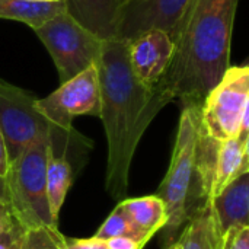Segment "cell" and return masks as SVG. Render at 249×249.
I'll list each match as a JSON object with an SVG mask.
<instances>
[{"instance_id": "obj_1", "label": "cell", "mask_w": 249, "mask_h": 249, "mask_svg": "<svg viewBox=\"0 0 249 249\" xmlns=\"http://www.w3.org/2000/svg\"><path fill=\"white\" fill-rule=\"evenodd\" d=\"M96 69L101 93L99 118L108 143L105 188L114 200L121 201L127 194L130 166L142 136L174 98L163 82L150 86L136 76L124 39L102 41Z\"/></svg>"}, {"instance_id": "obj_2", "label": "cell", "mask_w": 249, "mask_h": 249, "mask_svg": "<svg viewBox=\"0 0 249 249\" xmlns=\"http://www.w3.org/2000/svg\"><path fill=\"white\" fill-rule=\"evenodd\" d=\"M239 0H217L193 13L181 32L162 82L184 105H201L231 66V42Z\"/></svg>"}, {"instance_id": "obj_3", "label": "cell", "mask_w": 249, "mask_h": 249, "mask_svg": "<svg viewBox=\"0 0 249 249\" xmlns=\"http://www.w3.org/2000/svg\"><path fill=\"white\" fill-rule=\"evenodd\" d=\"M36 98L12 83L0 80V134L7 160L16 159L26 147L38 142H48L54 156L66 158L71 166L85 163L92 142L73 128H63L44 117L36 105Z\"/></svg>"}, {"instance_id": "obj_4", "label": "cell", "mask_w": 249, "mask_h": 249, "mask_svg": "<svg viewBox=\"0 0 249 249\" xmlns=\"http://www.w3.org/2000/svg\"><path fill=\"white\" fill-rule=\"evenodd\" d=\"M200 108L201 105H184L171 165L156 194L163 201L168 216L166 225L162 229L163 249L178 242L179 231L187 225L190 219L188 203L194 178L196 146L200 128Z\"/></svg>"}, {"instance_id": "obj_5", "label": "cell", "mask_w": 249, "mask_h": 249, "mask_svg": "<svg viewBox=\"0 0 249 249\" xmlns=\"http://www.w3.org/2000/svg\"><path fill=\"white\" fill-rule=\"evenodd\" d=\"M53 153L51 143H34L9 162L4 174L9 206L16 222L25 229H58V222L50 212L45 184L47 163Z\"/></svg>"}, {"instance_id": "obj_6", "label": "cell", "mask_w": 249, "mask_h": 249, "mask_svg": "<svg viewBox=\"0 0 249 249\" xmlns=\"http://www.w3.org/2000/svg\"><path fill=\"white\" fill-rule=\"evenodd\" d=\"M34 32L50 53L61 83L96 64L101 54L102 39L67 10L45 20Z\"/></svg>"}, {"instance_id": "obj_7", "label": "cell", "mask_w": 249, "mask_h": 249, "mask_svg": "<svg viewBox=\"0 0 249 249\" xmlns=\"http://www.w3.org/2000/svg\"><path fill=\"white\" fill-rule=\"evenodd\" d=\"M249 115V67L229 66L222 80L207 93L200 108V130L214 142L241 134Z\"/></svg>"}, {"instance_id": "obj_8", "label": "cell", "mask_w": 249, "mask_h": 249, "mask_svg": "<svg viewBox=\"0 0 249 249\" xmlns=\"http://www.w3.org/2000/svg\"><path fill=\"white\" fill-rule=\"evenodd\" d=\"M193 3L194 0H124L120 9L117 38L128 42L144 31L160 29L177 44Z\"/></svg>"}, {"instance_id": "obj_9", "label": "cell", "mask_w": 249, "mask_h": 249, "mask_svg": "<svg viewBox=\"0 0 249 249\" xmlns=\"http://www.w3.org/2000/svg\"><path fill=\"white\" fill-rule=\"evenodd\" d=\"M38 111L51 123L63 128H73V118L79 115L99 117L101 93L96 64L63 82L57 90L35 101Z\"/></svg>"}, {"instance_id": "obj_10", "label": "cell", "mask_w": 249, "mask_h": 249, "mask_svg": "<svg viewBox=\"0 0 249 249\" xmlns=\"http://www.w3.org/2000/svg\"><path fill=\"white\" fill-rule=\"evenodd\" d=\"M174 39L160 29H149L127 42L128 60L136 76L146 85L162 82L175 53Z\"/></svg>"}, {"instance_id": "obj_11", "label": "cell", "mask_w": 249, "mask_h": 249, "mask_svg": "<svg viewBox=\"0 0 249 249\" xmlns=\"http://www.w3.org/2000/svg\"><path fill=\"white\" fill-rule=\"evenodd\" d=\"M210 214L219 238L249 226V172L226 185L209 203Z\"/></svg>"}, {"instance_id": "obj_12", "label": "cell", "mask_w": 249, "mask_h": 249, "mask_svg": "<svg viewBox=\"0 0 249 249\" xmlns=\"http://www.w3.org/2000/svg\"><path fill=\"white\" fill-rule=\"evenodd\" d=\"M66 10L98 38H117L120 9L124 0H64Z\"/></svg>"}, {"instance_id": "obj_13", "label": "cell", "mask_w": 249, "mask_h": 249, "mask_svg": "<svg viewBox=\"0 0 249 249\" xmlns=\"http://www.w3.org/2000/svg\"><path fill=\"white\" fill-rule=\"evenodd\" d=\"M248 146L249 137H241V136L219 143L209 203L226 185H229L241 175L249 172Z\"/></svg>"}, {"instance_id": "obj_14", "label": "cell", "mask_w": 249, "mask_h": 249, "mask_svg": "<svg viewBox=\"0 0 249 249\" xmlns=\"http://www.w3.org/2000/svg\"><path fill=\"white\" fill-rule=\"evenodd\" d=\"M118 207L137 229L152 238L165 228L168 220L165 204L158 196L124 198Z\"/></svg>"}, {"instance_id": "obj_15", "label": "cell", "mask_w": 249, "mask_h": 249, "mask_svg": "<svg viewBox=\"0 0 249 249\" xmlns=\"http://www.w3.org/2000/svg\"><path fill=\"white\" fill-rule=\"evenodd\" d=\"M66 10V1H38V0H0V18L22 22L32 29L45 20Z\"/></svg>"}, {"instance_id": "obj_16", "label": "cell", "mask_w": 249, "mask_h": 249, "mask_svg": "<svg viewBox=\"0 0 249 249\" xmlns=\"http://www.w3.org/2000/svg\"><path fill=\"white\" fill-rule=\"evenodd\" d=\"M178 244L181 249H222L223 241L216 232L209 206L190 216Z\"/></svg>"}, {"instance_id": "obj_17", "label": "cell", "mask_w": 249, "mask_h": 249, "mask_svg": "<svg viewBox=\"0 0 249 249\" xmlns=\"http://www.w3.org/2000/svg\"><path fill=\"white\" fill-rule=\"evenodd\" d=\"M45 184H47V200L50 206L51 216L55 222H58L60 210L66 200L67 191L73 184V166L63 156H50L45 172Z\"/></svg>"}, {"instance_id": "obj_18", "label": "cell", "mask_w": 249, "mask_h": 249, "mask_svg": "<svg viewBox=\"0 0 249 249\" xmlns=\"http://www.w3.org/2000/svg\"><path fill=\"white\" fill-rule=\"evenodd\" d=\"M93 236L101 241H108V239L118 238V236H127V238H133L144 245H147V242L152 239V236H149V235L143 233L140 229H137L118 206L112 210V213L107 217V220L101 225V228L98 229V232Z\"/></svg>"}, {"instance_id": "obj_19", "label": "cell", "mask_w": 249, "mask_h": 249, "mask_svg": "<svg viewBox=\"0 0 249 249\" xmlns=\"http://www.w3.org/2000/svg\"><path fill=\"white\" fill-rule=\"evenodd\" d=\"M64 235L58 229H28L20 249H64Z\"/></svg>"}, {"instance_id": "obj_20", "label": "cell", "mask_w": 249, "mask_h": 249, "mask_svg": "<svg viewBox=\"0 0 249 249\" xmlns=\"http://www.w3.org/2000/svg\"><path fill=\"white\" fill-rule=\"evenodd\" d=\"M222 241V249H249V226L228 232Z\"/></svg>"}, {"instance_id": "obj_21", "label": "cell", "mask_w": 249, "mask_h": 249, "mask_svg": "<svg viewBox=\"0 0 249 249\" xmlns=\"http://www.w3.org/2000/svg\"><path fill=\"white\" fill-rule=\"evenodd\" d=\"M26 231L22 225L16 223L10 229L0 232V249H20Z\"/></svg>"}, {"instance_id": "obj_22", "label": "cell", "mask_w": 249, "mask_h": 249, "mask_svg": "<svg viewBox=\"0 0 249 249\" xmlns=\"http://www.w3.org/2000/svg\"><path fill=\"white\" fill-rule=\"evenodd\" d=\"M64 249H109L105 241H101L95 236L80 239V238H67L64 236Z\"/></svg>"}, {"instance_id": "obj_23", "label": "cell", "mask_w": 249, "mask_h": 249, "mask_svg": "<svg viewBox=\"0 0 249 249\" xmlns=\"http://www.w3.org/2000/svg\"><path fill=\"white\" fill-rule=\"evenodd\" d=\"M109 249H144V244L133 239V238H127V236H118V238H112L105 241Z\"/></svg>"}, {"instance_id": "obj_24", "label": "cell", "mask_w": 249, "mask_h": 249, "mask_svg": "<svg viewBox=\"0 0 249 249\" xmlns=\"http://www.w3.org/2000/svg\"><path fill=\"white\" fill-rule=\"evenodd\" d=\"M18 222L13 216V212L6 201H0V232H4L15 226Z\"/></svg>"}, {"instance_id": "obj_25", "label": "cell", "mask_w": 249, "mask_h": 249, "mask_svg": "<svg viewBox=\"0 0 249 249\" xmlns=\"http://www.w3.org/2000/svg\"><path fill=\"white\" fill-rule=\"evenodd\" d=\"M9 166V160H7V155H6V149H4V143L0 134V174L4 175Z\"/></svg>"}, {"instance_id": "obj_26", "label": "cell", "mask_w": 249, "mask_h": 249, "mask_svg": "<svg viewBox=\"0 0 249 249\" xmlns=\"http://www.w3.org/2000/svg\"><path fill=\"white\" fill-rule=\"evenodd\" d=\"M214 1H217V0H194V3H193V7H191V12H190V15H188V18L193 15V13H197V12H200V10H203V9H206L207 6H210L212 3H214ZM188 20V19H187ZM187 25V23H185Z\"/></svg>"}, {"instance_id": "obj_27", "label": "cell", "mask_w": 249, "mask_h": 249, "mask_svg": "<svg viewBox=\"0 0 249 249\" xmlns=\"http://www.w3.org/2000/svg\"><path fill=\"white\" fill-rule=\"evenodd\" d=\"M0 201H6V203H9L6 178H4V175H1V174H0Z\"/></svg>"}, {"instance_id": "obj_28", "label": "cell", "mask_w": 249, "mask_h": 249, "mask_svg": "<svg viewBox=\"0 0 249 249\" xmlns=\"http://www.w3.org/2000/svg\"><path fill=\"white\" fill-rule=\"evenodd\" d=\"M166 249H181V248H179V244L177 242V244H174V245H171L169 248H166Z\"/></svg>"}, {"instance_id": "obj_29", "label": "cell", "mask_w": 249, "mask_h": 249, "mask_svg": "<svg viewBox=\"0 0 249 249\" xmlns=\"http://www.w3.org/2000/svg\"><path fill=\"white\" fill-rule=\"evenodd\" d=\"M38 1H47V3H55V1H61V0H38Z\"/></svg>"}]
</instances>
